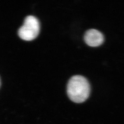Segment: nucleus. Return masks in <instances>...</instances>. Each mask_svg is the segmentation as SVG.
<instances>
[{
    "label": "nucleus",
    "mask_w": 124,
    "mask_h": 124,
    "mask_svg": "<svg viewBox=\"0 0 124 124\" xmlns=\"http://www.w3.org/2000/svg\"><path fill=\"white\" fill-rule=\"evenodd\" d=\"M90 86L88 80L80 75L72 76L68 81L67 94L69 98L75 103L85 102L90 94Z\"/></svg>",
    "instance_id": "1"
},
{
    "label": "nucleus",
    "mask_w": 124,
    "mask_h": 124,
    "mask_svg": "<svg viewBox=\"0 0 124 124\" xmlns=\"http://www.w3.org/2000/svg\"><path fill=\"white\" fill-rule=\"evenodd\" d=\"M40 30L39 22L36 18L29 16L25 18L23 24L18 31V35L21 39L31 41L36 38Z\"/></svg>",
    "instance_id": "2"
},
{
    "label": "nucleus",
    "mask_w": 124,
    "mask_h": 124,
    "mask_svg": "<svg viewBox=\"0 0 124 124\" xmlns=\"http://www.w3.org/2000/svg\"><path fill=\"white\" fill-rule=\"evenodd\" d=\"M84 41L87 44L91 47L100 46L104 41V37L97 29H90L87 31L84 36Z\"/></svg>",
    "instance_id": "3"
}]
</instances>
